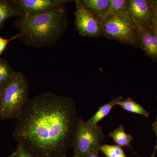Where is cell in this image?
Instances as JSON below:
<instances>
[{"label": "cell", "mask_w": 157, "mask_h": 157, "mask_svg": "<svg viewBox=\"0 0 157 157\" xmlns=\"http://www.w3.org/2000/svg\"><path fill=\"white\" fill-rule=\"evenodd\" d=\"M73 98L46 92L29 99L12 136L38 157H64L78 120Z\"/></svg>", "instance_id": "cell-1"}, {"label": "cell", "mask_w": 157, "mask_h": 157, "mask_svg": "<svg viewBox=\"0 0 157 157\" xmlns=\"http://www.w3.org/2000/svg\"><path fill=\"white\" fill-rule=\"evenodd\" d=\"M66 7L43 14L17 17L13 23L19 32V39L29 47L40 48L53 46L67 30Z\"/></svg>", "instance_id": "cell-2"}, {"label": "cell", "mask_w": 157, "mask_h": 157, "mask_svg": "<svg viewBox=\"0 0 157 157\" xmlns=\"http://www.w3.org/2000/svg\"><path fill=\"white\" fill-rule=\"evenodd\" d=\"M28 79L21 72L6 88L0 104V119H17L28 101Z\"/></svg>", "instance_id": "cell-3"}, {"label": "cell", "mask_w": 157, "mask_h": 157, "mask_svg": "<svg viewBox=\"0 0 157 157\" xmlns=\"http://www.w3.org/2000/svg\"><path fill=\"white\" fill-rule=\"evenodd\" d=\"M104 135L102 128L93 125L79 117L72 146L74 155L79 157H88L101 151Z\"/></svg>", "instance_id": "cell-4"}, {"label": "cell", "mask_w": 157, "mask_h": 157, "mask_svg": "<svg viewBox=\"0 0 157 157\" xmlns=\"http://www.w3.org/2000/svg\"><path fill=\"white\" fill-rule=\"evenodd\" d=\"M102 36L123 44L140 48L137 27L125 14L102 19Z\"/></svg>", "instance_id": "cell-5"}, {"label": "cell", "mask_w": 157, "mask_h": 157, "mask_svg": "<svg viewBox=\"0 0 157 157\" xmlns=\"http://www.w3.org/2000/svg\"><path fill=\"white\" fill-rule=\"evenodd\" d=\"M74 2L76 5L75 25L79 35L82 36L92 38L102 36V18L85 8L79 0Z\"/></svg>", "instance_id": "cell-6"}, {"label": "cell", "mask_w": 157, "mask_h": 157, "mask_svg": "<svg viewBox=\"0 0 157 157\" xmlns=\"http://www.w3.org/2000/svg\"><path fill=\"white\" fill-rule=\"evenodd\" d=\"M124 14L137 27H151V0H128Z\"/></svg>", "instance_id": "cell-7"}, {"label": "cell", "mask_w": 157, "mask_h": 157, "mask_svg": "<svg viewBox=\"0 0 157 157\" xmlns=\"http://www.w3.org/2000/svg\"><path fill=\"white\" fill-rule=\"evenodd\" d=\"M22 10L24 16L47 13L66 7L69 0H15Z\"/></svg>", "instance_id": "cell-8"}, {"label": "cell", "mask_w": 157, "mask_h": 157, "mask_svg": "<svg viewBox=\"0 0 157 157\" xmlns=\"http://www.w3.org/2000/svg\"><path fill=\"white\" fill-rule=\"evenodd\" d=\"M140 48L147 56L157 61V37L151 28L137 27Z\"/></svg>", "instance_id": "cell-9"}, {"label": "cell", "mask_w": 157, "mask_h": 157, "mask_svg": "<svg viewBox=\"0 0 157 157\" xmlns=\"http://www.w3.org/2000/svg\"><path fill=\"white\" fill-rule=\"evenodd\" d=\"M23 16V12L15 0H0V29L9 18Z\"/></svg>", "instance_id": "cell-10"}, {"label": "cell", "mask_w": 157, "mask_h": 157, "mask_svg": "<svg viewBox=\"0 0 157 157\" xmlns=\"http://www.w3.org/2000/svg\"><path fill=\"white\" fill-rule=\"evenodd\" d=\"M85 8L103 19L109 10L110 0H79Z\"/></svg>", "instance_id": "cell-11"}, {"label": "cell", "mask_w": 157, "mask_h": 157, "mask_svg": "<svg viewBox=\"0 0 157 157\" xmlns=\"http://www.w3.org/2000/svg\"><path fill=\"white\" fill-rule=\"evenodd\" d=\"M123 97L122 96H119L113 98L107 104L101 106L92 117L87 121V123L93 125H98V123L107 116L113 108L117 105L118 103L123 100Z\"/></svg>", "instance_id": "cell-12"}, {"label": "cell", "mask_w": 157, "mask_h": 157, "mask_svg": "<svg viewBox=\"0 0 157 157\" xmlns=\"http://www.w3.org/2000/svg\"><path fill=\"white\" fill-rule=\"evenodd\" d=\"M9 62L0 57V84L6 88L17 75Z\"/></svg>", "instance_id": "cell-13"}, {"label": "cell", "mask_w": 157, "mask_h": 157, "mask_svg": "<svg viewBox=\"0 0 157 157\" xmlns=\"http://www.w3.org/2000/svg\"><path fill=\"white\" fill-rule=\"evenodd\" d=\"M109 136L113 139L116 145L121 147H128L131 148L130 144L135 138L126 133L122 125H120L117 128L109 133Z\"/></svg>", "instance_id": "cell-14"}, {"label": "cell", "mask_w": 157, "mask_h": 157, "mask_svg": "<svg viewBox=\"0 0 157 157\" xmlns=\"http://www.w3.org/2000/svg\"><path fill=\"white\" fill-rule=\"evenodd\" d=\"M117 105L128 112L144 116L146 117L149 116V113L132 98H128L125 100H122L118 103Z\"/></svg>", "instance_id": "cell-15"}, {"label": "cell", "mask_w": 157, "mask_h": 157, "mask_svg": "<svg viewBox=\"0 0 157 157\" xmlns=\"http://www.w3.org/2000/svg\"><path fill=\"white\" fill-rule=\"evenodd\" d=\"M128 0H110V5L107 15L104 18L110 16L124 14ZM103 18V19H104Z\"/></svg>", "instance_id": "cell-16"}, {"label": "cell", "mask_w": 157, "mask_h": 157, "mask_svg": "<svg viewBox=\"0 0 157 157\" xmlns=\"http://www.w3.org/2000/svg\"><path fill=\"white\" fill-rule=\"evenodd\" d=\"M101 151L107 157H126L121 147L117 145L103 144Z\"/></svg>", "instance_id": "cell-17"}, {"label": "cell", "mask_w": 157, "mask_h": 157, "mask_svg": "<svg viewBox=\"0 0 157 157\" xmlns=\"http://www.w3.org/2000/svg\"><path fill=\"white\" fill-rule=\"evenodd\" d=\"M15 157H38L21 144H17Z\"/></svg>", "instance_id": "cell-18"}, {"label": "cell", "mask_w": 157, "mask_h": 157, "mask_svg": "<svg viewBox=\"0 0 157 157\" xmlns=\"http://www.w3.org/2000/svg\"><path fill=\"white\" fill-rule=\"evenodd\" d=\"M20 35L17 34L14 36L11 37L10 39H5L3 37L0 36V57L2 54L6 50V47L9 42L13 41L14 39L19 38Z\"/></svg>", "instance_id": "cell-19"}, {"label": "cell", "mask_w": 157, "mask_h": 157, "mask_svg": "<svg viewBox=\"0 0 157 157\" xmlns=\"http://www.w3.org/2000/svg\"><path fill=\"white\" fill-rule=\"evenodd\" d=\"M152 9L151 27L157 29V0H151Z\"/></svg>", "instance_id": "cell-20"}, {"label": "cell", "mask_w": 157, "mask_h": 157, "mask_svg": "<svg viewBox=\"0 0 157 157\" xmlns=\"http://www.w3.org/2000/svg\"><path fill=\"white\" fill-rule=\"evenodd\" d=\"M152 128L154 132L155 133L156 135L157 140L156 141V144L154 148L157 149V116L156 118V119L155 120V121L152 124Z\"/></svg>", "instance_id": "cell-21"}, {"label": "cell", "mask_w": 157, "mask_h": 157, "mask_svg": "<svg viewBox=\"0 0 157 157\" xmlns=\"http://www.w3.org/2000/svg\"><path fill=\"white\" fill-rule=\"evenodd\" d=\"M5 87L0 84V104L1 101L2 99L3 94H4V91H5Z\"/></svg>", "instance_id": "cell-22"}, {"label": "cell", "mask_w": 157, "mask_h": 157, "mask_svg": "<svg viewBox=\"0 0 157 157\" xmlns=\"http://www.w3.org/2000/svg\"><path fill=\"white\" fill-rule=\"evenodd\" d=\"M88 157H100L98 155V154H91Z\"/></svg>", "instance_id": "cell-23"}, {"label": "cell", "mask_w": 157, "mask_h": 157, "mask_svg": "<svg viewBox=\"0 0 157 157\" xmlns=\"http://www.w3.org/2000/svg\"><path fill=\"white\" fill-rule=\"evenodd\" d=\"M16 151H15L13 152L12 153V154L9 156L7 157H15V156H16Z\"/></svg>", "instance_id": "cell-24"}, {"label": "cell", "mask_w": 157, "mask_h": 157, "mask_svg": "<svg viewBox=\"0 0 157 157\" xmlns=\"http://www.w3.org/2000/svg\"><path fill=\"white\" fill-rule=\"evenodd\" d=\"M157 149L154 148V150L151 156L150 157H155L156 152Z\"/></svg>", "instance_id": "cell-25"}, {"label": "cell", "mask_w": 157, "mask_h": 157, "mask_svg": "<svg viewBox=\"0 0 157 157\" xmlns=\"http://www.w3.org/2000/svg\"><path fill=\"white\" fill-rule=\"evenodd\" d=\"M151 29H152L153 30L156 36L157 37V28H151Z\"/></svg>", "instance_id": "cell-26"}, {"label": "cell", "mask_w": 157, "mask_h": 157, "mask_svg": "<svg viewBox=\"0 0 157 157\" xmlns=\"http://www.w3.org/2000/svg\"><path fill=\"white\" fill-rule=\"evenodd\" d=\"M64 157H67V156H65ZM79 157V156H78L76 155H74V156H73V157Z\"/></svg>", "instance_id": "cell-27"}]
</instances>
